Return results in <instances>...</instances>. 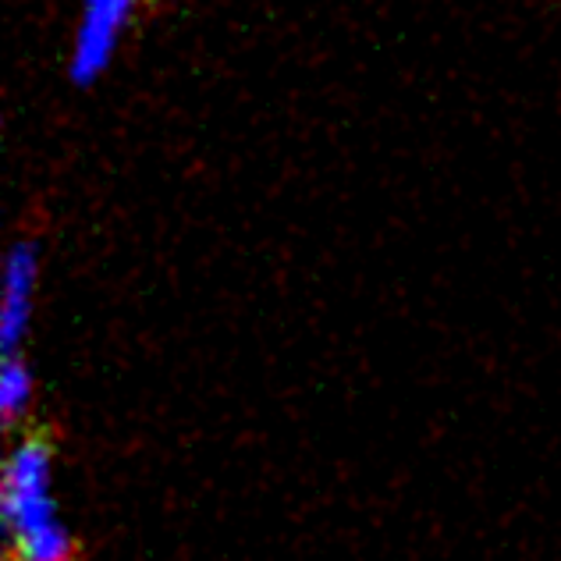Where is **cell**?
I'll list each match as a JSON object with an SVG mask.
<instances>
[{"mask_svg":"<svg viewBox=\"0 0 561 561\" xmlns=\"http://www.w3.org/2000/svg\"><path fill=\"white\" fill-rule=\"evenodd\" d=\"M131 4L136 0H85L76 50H71V79L79 85L93 82L107 68L114 43L131 14Z\"/></svg>","mask_w":561,"mask_h":561,"instance_id":"7a4b0ae2","label":"cell"},{"mask_svg":"<svg viewBox=\"0 0 561 561\" xmlns=\"http://www.w3.org/2000/svg\"><path fill=\"white\" fill-rule=\"evenodd\" d=\"M36 249L19 242L8 253L4 267V306H0V334H4V352H19L22 337L33 320L36 302Z\"/></svg>","mask_w":561,"mask_h":561,"instance_id":"3957f363","label":"cell"},{"mask_svg":"<svg viewBox=\"0 0 561 561\" xmlns=\"http://www.w3.org/2000/svg\"><path fill=\"white\" fill-rule=\"evenodd\" d=\"M0 508L19 561H68L71 534L54 501V451L43 437L14 440L0 483Z\"/></svg>","mask_w":561,"mask_h":561,"instance_id":"6da1fadb","label":"cell"},{"mask_svg":"<svg viewBox=\"0 0 561 561\" xmlns=\"http://www.w3.org/2000/svg\"><path fill=\"white\" fill-rule=\"evenodd\" d=\"M28 402H33V370L22 363L19 352H8L4 366H0V412L8 423H14L25 416Z\"/></svg>","mask_w":561,"mask_h":561,"instance_id":"277c9868","label":"cell"}]
</instances>
